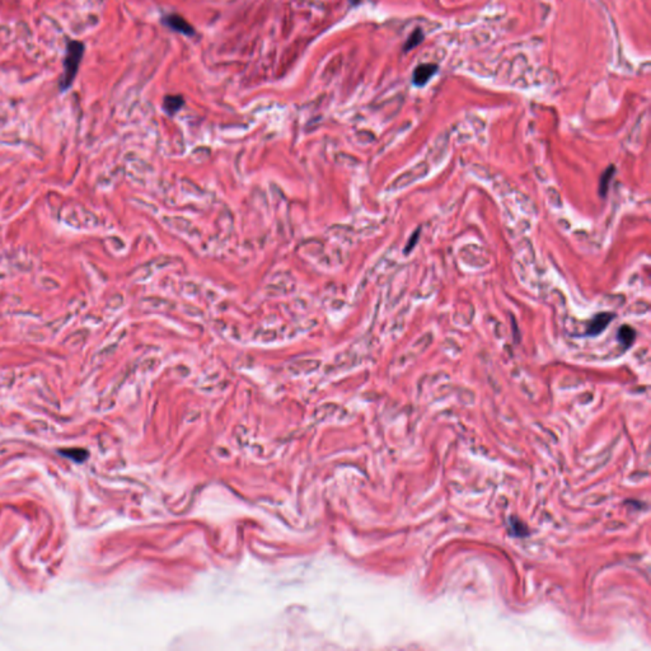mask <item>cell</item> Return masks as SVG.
Masks as SVG:
<instances>
[{"instance_id":"10","label":"cell","mask_w":651,"mask_h":651,"mask_svg":"<svg viewBox=\"0 0 651 651\" xmlns=\"http://www.w3.org/2000/svg\"><path fill=\"white\" fill-rule=\"evenodd\" d=\"M418 233H420V231L417 230V231H416L415 234H413V237H412V238H411V239H412V241H411V243L408 244L407 247H406V253H407V252H410V251H411V248H412V247H413V244L416 243V237H418Z\"/></svg>"},{"instance_id":"6","label":"cell","mask_w":651,"mask_h":651,"mask_svg":"<svg viewBox=\"0 0 651 651\" xmlns=\"http://www.w3.org/2000/svg\"><path fill=\"white\" fill-rule=\"evenodd\" d=\"M618 341L624 346V347H630V346L634 343L635 337H636V332L632 327L630 326L623 324L621 328L618 330Z\"/></svg>"},{"instance_id":"1","label":"cell","mask_w":651,"mask_h":651,"mask_svg":"<svg viewBox=\"0 0 651 651\" xmlns=\"http://www.w3.org/2000/svg\"><path fill=\"white\" fill-rule=\"evenodd\" d=\"M85 53V45L83 41L78 40H69L66 43V50H65V56L62 60V73L59 80V90L60 93H65L73 87L75 78H77L78 72H79L80 64H82L83 56Z\"/></svg>"},{"instance_id":"7","label":"cell","mask_w":651,"mask_h":651,"mask_svg":"<svg viewBox=\"0 0 651 651\" xmlns=\"http://www.w3.org/2000/svg\"><path fill=\"white\" fill-rule=\"evenodd\" d=\"M423 40H424L423 31H421L420 28H417V30L413 31V32L411 33L410 37L407 38V41H406V43H405V48H403V51L412 50L413 48H416L417 45H420V43L423 42Z\"/></svg>"},{"instance_id":"3","label":"cell","mask_w":651,"mask_h":651,"mask_svg":"<svg viewBox=\"0 0 651 651\" xmlns=\"http://www.w3.org/2000/svg\"><path fill=\"white\" fill-rule=\"evenodd\" d=\"M613 318H614V314L609 313V312H603V313L597 314V316L590 321L587 335L589 336L600 335V333L603 332L607 327H608V324L611 323Z\"/></svg>"},{"instance_id":"2","label":"cell","mask_w":651,"mask_h":651,"mask_svg":"<svg viewBox=\"0 0 651 651\" xmlns=\"http://www.w3.org/2000/svg\"><path fill=\"white\" fill-rule=\"evenodd\" d=\"M163 23L167 26V27L171 28L172 31H174V32L182 33V35L184 36L195 35V28L179 14L167 15V17L163 18Z\"/></svg>"},{"instance_id":"5","label":"cell","mask_w":651,"mask_h":651,"mask_svg":"<svg viewBox=\"0 0 651 651\" xmlns=\"http://www.w3.org/2000/svg\"><path fill=\"white\" fill-rule=\"evenodd\" d=\"M184 105V101L181 96H166L164 97V102H163V107L164 111L167 112L168 114H174L182 108V106Z\"/></svg>"},{"instance_id":"9","label":"cell","mask_w":651,"mask_h":651,"mask_svg":"<svg viewBox=\"0 0 651 651\" xmlns=\"http://www.w3.org/2000/svg\"><path fill=\"white\" fill-rule=\"evenodd\" d=\"M60 454L65 455V457L69 458V459H72V460H74V462L79 463V462H83V460L87 459L88 453H87V450H84V449H66V450H61V452H60Z\"/></svg>"},{"instance_id":"4","label":"cell","mask_w":651,"mask_h":651,"mask_svg":"<svg viewBox=\"0 0 651 651\" xmlns=\"http://www.w3.org/2000/svg\"><path fill=\"white\" fill-rule=\"evenodd\" d=\"M437 66L435 64H423L413 72L412 80L416 85H425L430 78L436 73Z\"/></svg>"},{"instance_id":"8","label":"cell","mask_w":651,"mask_h":651,"mask_svg":"<svg viewBox=\"0 0 651 651\" xmlns=\"http://www.w3.org/2000/svg\"><path fill=\"white\" fill-rule=\"evenodd\" d=\"M614 174V167L613 166H609L608 169L603 173L600 178V184H599V194L601 196H606L607 191H608V187H609V182H611L612 177Z\"/></svg>"}]
</instances>
